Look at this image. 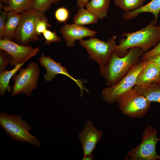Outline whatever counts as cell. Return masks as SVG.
<instances>
[{
	"label": "cell",
	"mask_w": 160,
	"mask_h": 160,
	"mask_svg": "<svg viewBox=\"0 0 160 160\" xmlns=\"http://www.w3.org/2000/svg\"><path fill=\"white\" fill-rule=\"evenodd\" d=\"M159 53H160V41L153 49L143 53L141 59V60H146L152 56Z\"/></svg>",
	"instance_id": "29"
},
{
	"label": "cell",
	"mask_w": 160,
	"mask_h": 160,
	"mask_svg": "<svg viewBox=\"0 0 160 160\" xmlns=\"http://www.w3.org/2000/svg\"><path fill=\"white\" fill-rule=\"evenodd\" d=\"M0 124L14 140L26 143L37 147L41 146V142L29 132L32 129L31 126L20 116L1 112Z\"/></svg>",
	"instance_id": "3"
},
{
	"label": "cell",
	"mask_w": 160,
	"mask_h": 160,
	"mask_svg": "<svg viewBox=\"0 0 160 160\" xmlns=\"http://www.w3.org/2000/svg\"><path fill=\"white\" fill-rule=\"evenodd\" d=\"M145 0H114V4L125 12H131L143 6Z\"/></svg>",
	"instance_id": "22"
},
{
	"label": "cell",
	"mask_w": 160,
	"mask_h": 160,
	"mask_svg": "<svg viewBox=\"0 0 160 160\" xmlns=\"http://www.w3.org/2000/svg\"><path fill=\"white\" fill-rule=\"evenodd\" d=\"M160 12V0H152L136 10L131 12H124L123 14V17L124 20H129L137 17L141 13L149 12L153 15L155 23L157 25Z\"/></svg>",
	"instance_id": "15"
},
{
	"label": "cell",
	"mask_w": 160,
	"mask_h": 160,
	"mask_svg": "<svg viewBox=\"0 0 160 160\" xmlns=\"http://www.w3.org/2000/svg\"><path fill=\"white\" fill-rule=\"evenodd\" d=\"M42 34L45 39V45H50L52 42H60L62 41L61 38L58 36L55 31H52L47 29Z\"/></svg>",
	"instance_id": "24"
},
{
	"label": "cell",
	"mask_w": 160,
	"mask_h": 160,
	"mask_svg": "<svg viewBox=\"0 0 160 160\" xmlns=\"http://www.w3.org/2000/svg\"><path fill=\"white\" fill-rule=\"evenodd\" d=\"M0 2L4 4V6H7L9 4V0H0Z\"/></svg>",
	"instance_id": "33"
},
{
	"label": "cell",
	"mask_w": 160,
	"mask_h": 160,
	"mask_svg": "<svg viewBox=\"0 0 160 160\" xmlns=\"http://www.w3.org/2000/svg\"><path fill=\"white\" fill-rule=\"evenodd\" d=\"M18 71V73L12 77L14 84L12 88L11 96L23 93L30 96L38 85L40 73L38 64L36 62H32L25 68L21 67Z\"/></svg>",
	"instance_id": "7"
},
{
	"label": "cell",
	"mask_w": 160,
	"mask_h": 160,
	"mask_svg": "<svg viewBox=\"0 0 160 160\" xmlns=\"http://www.w3.org/2000/svg\"><path fill=\"white\" fill-rule=\"evenodd\" d=\"M73 17V23L76 24L84 25L97 23L98 18L88 9L84 7L80 8Z\"/></svg>",
	"instance_id": "21"
},
{
	"label": "cell",
	"mask_w": 160,
	"mask_h": 160,
	"mask_svg": "<svg viewBox=\"0 0 160 160\" xmlns=\"http://www.w3.org/2000/svg\"><path fill=\"white\" fill-rule=\"evenodd\" d=\"M103 132L97 129L91 120L85 123L78 134L84 156L92 154L101 139Z\"/></svg>",
	"instance_id": "12"
},
{
	"label": "cell",
	"mask_w": 160,
	"mask_h": 160,
	"mask_svg": "<svg viewBox=\"0 0 160 160\" xmlns=\"http://www.w3.org/2000/svg\"><path fill=\"white\" fill-rule=\"evenodd\" d=\"M89 0H77V6L79 8L85 6L89 2Z\"/></svg>",
	"instance_id": "31"
},
{
	"label": "cell",
	"mask_w": 160,
	"mask_h": 160,
	"mask_svg": "<svg viewBox=\"0 0 160 160\" xmlns=\"http://www.w3.org/2000/svg\"><path fill=\"white\" fill-rule=\"evenodd\" d=\"M147 62V60H141L118 82L103 89L101 92V96L104 101L108 104H114L122 95L132 89L136 85L138 74Z\"/></svg>",
	"instance_id": "4"
},
{
	"label": "cell",
	"mask_w": 160,
	"mask_h": 160,
	"mask_svg": "<svg viewBox=\"0 0 160 160\" xmlns=\"http://www.w3.org/2000/svg\"><path fill=\"white\" fill-rule=\"evenodd\" d=\"M110 0H91L85 6L87 9L100 20L107 16Z\"/></svg>",
	"instance_id": "18"
},
{
	"label": "cell",
	"mask_w": 160,
	"mask_h": 160,
	"mask_svg": "<svg viewBox=\"0 0 160 160\" xmlns=\"http://www.w3.org/2000/svg\"><path fill=\"white\" fill-rule=\"evenodd\" d=\"M55 16L58 23H65L69 18V12L66 8L61 7L56 9Z\"/></svg>",
	"instance_id": "25"
},
{
	"label": "cell",
	"mask_w": 160,
	"mask_h": 160,
	"mask_svg": "<svg viewBox=\"0 0 160 160\" xmlns=\"http://www.w3.org/2000/svg\"><path fill=\"white\" fill-rule=\"evenodd\" d=\"M134 87L149 101L160 104V81L144 86L135 85Z\"/></svg>",
	"instance_id": "16"
},
{
	"label": "cell",
	"mask_w": 160,
	"mask_h": 160,
	"mask_svg": "<svg viewBox=\"0 0 160 160\" xmlns=\"http://www.w3.org/2000/svg\"><path fill=\"white\" fill-rule=\"evenodd\" d=\"M20 17V14L15 11L8 12L4 37L11 40L14 39Z\"/></svg>",
	"instance_id": "19"
},
{
	"label": "cell",
	"mask_w": 160,
	"mask_h": 160,
	"mask_svg": "<svg viewBox=\"0 0 160 160\" xmlns=\"http://www.w3.org/2000/svg\"><path fill=\"white\" fill-rule=\"evenodd\" d=\"M144 52L140 47H133L124 56L120 57L114 51L107 65L103 69H100V73L104 79L106 85L109 87L118 82L139 62Z\"/></svg>",
	"instance_id": "1"
},
{
	"label": "cell",
	"mask_w": 160,
	"mask_h": 160,
	"mask_svg": "<svg viewBox=\"0 0 160 160\" xmlns=\"http://www.w3.org/2000/svg\"><path fill=\"white\" fill-rule=\"evenodd\" d=\"M157 134V130L153 127L147 126L142 133L141 143L127 153L130 160H160V155L156 151L157 143L160 141Z\"/></svg>",
	"instance_id": "9"
},
{
	"label": "cell",
	"mask_w": 160,
	"mask_h": 160,
	"mask_svg": "<svg viewBox=\"0 0 160 160\" xmlns=\"http://www.w3.org/2000/svg\"><path fill=\"white\" fill-rule=\"evenodd\" d=\"M0 39L3 38L6 24L8 11L0 8Z\"/></svg>",
	"instance_id": "28"
},
{
	"label": "cell",
	"mask_w": 160,
	"mask_h": 160,
	"mask_svg": "<svg viewBox=\"0 0 160 160\" xmlns=\"http://www.w3.org/2000/svg\"><path fill=\"white\" fill-rule=\"evenodd\" d=\"M51 25L48 23V19L45 15L38 22L36 27V31L37 35L43 33L44 31Z\"/></svg>",
	"instance_id": "27"
},
{
	"label": "cell",
	"mask_w": 160,
	"mask_h": 160,
	"mask_svg": "<svg viewBox=\"0 0 160 160\" xmlns=\"http://www.w3.org/2000/svg\"><path fill=\"white\" fill-rule=\"evenodd\" d=\"M35 0H9L7 6L0 2V8L9 12L14 11L20 14L34 9Z\"/></svg>",
	"instance_id": "17"
},
{
	"label": "cell",
	"mask_w": 160,
	"mask_h": 160,
	"mask_svg": "<svg viewBox=\"0 0 160 160\" xmlns=\"http://www.w3.org/2000/svg\"><path fill=\"white\" fill-rule=\"evenodd\" d=\"M116 102L121 112L133 119L144 116L151 103L134 87L122 95Z\"/></svg>",
	"instance_id": "6"
},
{
	"label": "cell",
	"mask_w": 160,
	"mask_h": 160,
	"mask_svg": "<svg viewBox=\"0 0 160 160\" xmlns=\"http://www.w3.org/2000/svg\"><path fill=\"white\" fill-rule=\"evenodd\" d=\"M25 63L17 64L11 70H5L0 73V95L1 96L5 95L6 91L9 92H11V86L9 84L10 81Z\"/></svg>",
	"instance_id": "20"
},
{
	"label": "cell",
	"mask_w": 160,
	"mask_h": 160,
	"mask_svg": "<svg viewBox=\"0 0 160 160\" xmlns=\"http://www.w3.org/2000/svg\"><path fill=\"white\" fill-rule=\"evenodd\" d=\"M159 25L160 26V25Z\"/></svg>",
	"instance_id": "34"
},
{
	"label": "cell",
	"mask_w": 160,
	"mask_h": 160,
	"mask_svg": "<svg viewBox=\"0 0 160 160\" xmlns=\"http://www.w3.org/2000/svg\"><path fill=\"white\" fill-rule=\"evenodd\" d=\"M147 61L138 75L135 85L144 86L160 81V66L151 62Z\"/></svg>",
	"instance_id": "14"
},
{
	"label": "cell",
	"mask_w": 160,
	"mask_h": 160,
	"mask_svg": "<svg viewBox=\"0 0 160 160\" xmlns=\"http://www.w3.org/2000/svg\"><path fill=\"white\" fill-rule=\"evenodd\" d=\"M60 32L69 47L74 46L76 40H79L86 37H95L97 32L75 23L63 25L60 29Z\"/></svg>",
	"instance_id": "13"
},
{
	"label": "cell",
	"mask_w": 160,
	"mask_h": 160,
	"mask_svg": "<svg viewBox=\"0 0 160 160\" xmlns=\"http://www.w3.org/2000/svg\"><path fill=\"white\" fill-rule=\"evenodd\" d=\"M156 25L153 19L148 25L138 31L119 36L126 38L120 40L115 52L118 55L135 47H140L144 51L148 50L160 41V26Z\"/></svg>",
	"instance_id": "2"
},
{
	"label": "cell",
	"mask_w": 160,
	"mask_h": 160,
	"mask_svg": "<svg viewBox=\"0 0 160 160\" xmlns=\"http://www.w3.org/2000/svg\"><path fill=\"white\" fill-rule=\"evenodd\" d=\"M39 62L41 66L44 68L46 73L44 76V80L48 82L52 81L58 74L64 75L72 79L79 87L80 90V96L84 95L83 91L89 92V90L83 85L87 81L77 79L73 77L68 71L67 68L63 66L60 62H56L49 56H46L42 53L39 58Z\"/></svg>",
	"instance_id": "11"
},
{
	"label": "cell",
	"mask_w": 160,
	"mask_h": 160,
	"mask_svg": "<svg viewBox=\"0 0 160 160\" xmlns=\"http://www.w3.org/2000/svg\"><path fill=\"white\" fill-rule=\"evenodd\" d=\"M44 15V13L34 9L20 14L14 38L15 42L26 45L38 41L36 27L38 22Z\"/></svg>",
	"instance_id": "8"
},
{
	"label": "cell",
	"mask_w": 160,
	"mask_h": 160,
	"mask_svg": "<svg viewBox=\"0 0 160 160\" xmlns=\"http://www.w3.org/2000/svg\"><path fill=\"white\" fill-rule=\"evenodd\" d=\"M95 159L94 155L91 154V155L84 156L82 160H93Z\"/></svg>",
	"instance_id": "32"
},
{
	"label": "cell",
	"mask_w": 160,
	"mask_h": 160,
	"mask_svg": "<svg viewBox=\"0 0 160 160\" xmlns=\"http://www.w3.org/2000/svg\"><path fill=\"white\" fill-rule=\"evenodd\" d=\"M118 36H114L107 41L95 37L90 38L87 40H79V44L86 49L90 59L96 61L100 69L104 68L108 63L115 51L117 45L116 40Z\"/></svg>",
	"instance_id": "5"
},
{
	"label": "cell",
	"mask_w": 160,
	"mask_h": 160,
	"mask_svg": "<svg viewBox=\"0 0 160 160\" xmlns=\"http://www.w3.org/2000/svg\"><path fill=\"white\" fill-rule=\"evenodd\" d=\"M61 0H35L34 10L44 13L48 10L52 4L56 5Z\"/></svg>",
	"instance_id": "23"
},
{
	"label": "cell",
	"mask_w": 160,
	"mask_h": 160,
	"mask_svg": "<svg viewBox=\"0 0 160 160\" xmlns=\"http://www.w3.org/2000/svg\"><path fill=\"white\" fill-rule=\"evenodd\" d=\"M12 58L10 55L6 52L0 51V73L5 70L6 68L10 64Z\"/></svg>",
	"instance_id": "26"
},
{
	"label": "cell",
	"mask_w": 160,
	"mask_h": 160,
	"mask_svg": "<svg viewBox=\"0 0 160 160\" xmlns=\"http://www.w3.org/2000/svg\"><path fill=\"white\" fill-rule=\"evenodd\" d=\"M0 49L6 52L10 55L12 60L10 64L12 66L25 63L39 51L38 47L33 48L28 44H20L4 37L0 39Z\"/></svg>",
	"instance_id": "10"
},
{
	"label": "cell",
	"mask_w": 160,
	"mask_h": 160,
	"mask_svg": "<svg viewBox=\"0 0 160 160\" xmlns=\"http://www.w3.org/2000/svg\"><path fill=\"white\" fill-rule=\"evenodd\" d=\"M146 60L160 66V53L156 54Z\"/></svg>",
	"instance_id": "30"
}]
</instances>
